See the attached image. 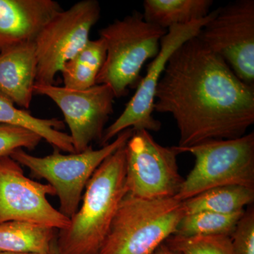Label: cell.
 <instances>
[{"mask_svg":"<svg viewBox=\"0 0 254 254\" xmlns=\"http://www.w3.org/2000/svg\"><path fill=\"white\" fill-rule=\"evenodd\" d=\"M213 14L214 11L199 21L169 28L160 41L158 54L148 66L144 77L137 86L136 93L120 117L105 128L100 141L101 146L110 143L113 138L127 128H132L133 131L144 129L149 132L158 131L161 128V123L153 117V106L157 87L168 60L185 42L198 36Z\"/></svg>","mask_w":254,"mask_h":254,"instance_id":"9c48e42d","label":"cell"},{"mask_svg":"<svg viewBox=\"0 0 254 254\" xmlns=\"http://www.w3.org/2000/svg\"><path fill=\"white\" fill-rule=\"evenodd\" d=\"M106 54V44L103 38L90 40L83 49L64 66L61 71L64 87L72 90H85L96 85Z\"/></svg>","mask_w":254,"mask_h":254,"instance_id":"ac0fdd59","label":"cell"},{"mask_svg":"<svg viewBox=\"0 0 254 254\" xmlns=\"http://www.w3.org/2000/svg\"><path fill=\"white\" fill-rule=\"evenodd\" d=\"M244 211L233 214H220L203 211L185 214L177 228L175 235L180 237L202 235L231 236Z\"/></svg>","mask_w":254,"mask_h":254,"instance_id":"ffe728a7","label":"cell"},{"mask_svg":"<svg viewBox=\"0 0 254 254\" xmlns=\"http://www.w3.org/2000/svg\"><path fill=\"white\" fill-rule=\"evenodd\" d=\"M185 209L175 198L144 199L127 193L98 254H153L175 235Z\"/></svg>","mask_w":254,"mask_h":254,"instance_id":"3957f363","label":"cell"},{"mask_svg":"<svg viewBox=\"0 0 254 254\" xmlns=\"http://www.w3.org/2000/svg\"><path fill=\"white\" fill-rule=\"evenodd\" d=\"M0 254H37V253H11V252H0ZM55 254V250L53 254Z\"/></svg>","mask_w":254,"mask_h":254,"instance_id":"d4e9b609","label":"cell"},{"mask_svg":"<svg viewBox=\"0 0 254 254\" xmlns=\"http://www.w3.org/2000/svg\"><path fill=\"white\" fill-rule=\"evenodd\" d=\"M56 229L26 221L0 223V252L53 254Z\"/></svg>","mask_w":254,"mask_h":254,"instance_id":"9a60e30c","label":"cell"},{"mask_svg":"<svg viewBox=\"0 0 254 254\" xmlns=\"http://www.w3.org/2000/svg\"><path fill=\"white\" fill-rule=\"evenodd\" d=\"M153 254H180L170 248L165 243L160 246Z\"/></svg>","mask_w":254,"mask_h":254,"instance_id":"cb8c5ba5","label":"cell"},{"mask_svg":"<svg viewBox=\"0 0 254 254\" xmlns=\"http://www.w3.org/2000/svg\"><path fill=\"white\" fill-rule=\"evenodd\" d=\"M175 146L155 141L146 130L133 131L125 145L127 193L144 199L175 198L184 179Z\"/></svg>","mask_w":254,"mask_h":254,"instance_id":"ba28073f","label":"cell"},{"mask_svg":"<svg viewBox=\"0 0 254 254\" xmlns=\"http://www.w3.org/2000/svg\"><path fill=\"white\" fill-rule=\"evenodd\" d=\"M175 147L180 154L190 153L195 159L176 199L184 201L218 187L254 188V132L233 139L209 140L187 148Z\"/></svg>","mask_w":254,"mask_h":254,"instance_id":"5b68a950","label":"cell"},{"mask_svg":"<svg viewBox=\"0 0 254 254\" xmlns=\"http://www.w3.org/2000/svg\"><path fill=\"white\" fill-rule=\"evenodd\" d=\"M197 38L242 81L254 86V0H237L214 10Z\"/></svg>","mask_w":254,"mask_h":254,"instance_id":"30bf717a","label":"cell"},{"mask_svg":"<svg viewBox=\"0 0 254 254\" xmlns=\"http://www.w3.org/2000/svg\"><path fill=\"white\" fill-rule=\"evenodd\" d=\"M55 254H58V252H57L56 247H55Z\"/></svg>","mask_w":254,"mask_h":254,"instance_id":"4316f807","label":"cell"},{"mask_svg":"<svg viewBox=\"0 0 254 254\" xmlns=\"http://www.w3.org/2000/svg\"><path fill=\"white\" fill-rule=\"evenodd\" d=\"M61 10L53 0H0V41L4 48L34 42L45 25Z\"/></svg>","mask_w":254,"mask_h":254,"instance_id":"4fadbf2b","label":"cell"},{"mask_svg":"<svg viewBox=\"0 0 254 254\" xmlns=\"http://www.w3.org/2000/svg\"><path fill=\"white\" fill-rule=\"evenodd\" d=\"M37 68L34 42L5 47L0 50V93L28 109L34 94Z\"/></svg>","mask_w":254,"mask_h":254,"instance_id":"5bb4252c","label":"cell"},{"mask_svg":"<svg viewBox=\"0 0 254 254\" xmlns=\"http://www.w3.org/2000/svg\"><path fill=\"white\" fill-rule=\"evenodd\" d=\"M43 140L34 132L0 124V157L7 156L18 149L34 150Z\"/></svg>","mask_w":254,"mask_h":254,"instance_id":"7402d4cb","label":"cell"},{"mask_svg":"<svg viewBox=\"0 0 254 254\" xmlns=\"http://www.w3.org/2000/svg\"><path fill=\"white\" fill-rule=\"evenodd\" d=\"M237 254H254V208L246 210L230 236Z\"/></svg>","mask_w":254,"mask_h":254,"instance_id":"603a6c76","label":"cell"},{"mask_svg":"<svg viewBox=\"0 0 254 254\" xmlns=\"http://www.w3.org/2000/svg\"><path fill=\"white\" fill-rule=\"evenodd\" d=\"M213 4L211 0H145L142 14L147 22L168 31L206 17Z\"/></svg>","mask_w":254,"mask_h":254,"instance_id":"e0dca14e","label":"cell"},{"mask_svg":"<svg viewBox=\"0 0 254 254\" xmlns=\"http://www.w3.org/2000/svg\"><path fill=\"white\" fill-rule=\"evenodd\" d=\"M2 48H4V45H3V43L0 41V50L2 49Z\"/></svg>","mask_w":254,"mask_h":254,"instance_id":"484cf974","label":"cell"},{"mask_svg":"<svg viewBox=\"0 0 254 254\" xmlns=\"http://www.w3.org/2000/svg\"><path fill=\"white\" fill-rule=\"evenodd\" d=\"M96 0H83L61 10L40 32L35 47L38 68L36 85H55V76L90 41L92 28L100 17Z\"/></svg>","mask_w":254,"mask_h":254,"instance_id":"52a82bcc","label":"cell"},{"mask_svg":"<svg viewBox=\"0 0 254 254\" xmlns=\"http://www.w3.org/2000/svg\"><path fill=\"white\" fill-rule=\"evenodd\" d=\"M133 133L132 128H127L100 149L91 147L81 153L64 155L55 150L53 154L36 157L18 149L9 156L27 168L33 176L48 182L59 198L60 211L70 219L77 212L83 190L95 170L105 159L126 145Z\"/></svg>","mask_w":254,"mask_h":254,"instance_id":"8992f818","label":"cell"},{"mask_svg":"<svg viewBox=\"0 0 254 254\" xmlns=\"http://www.w3.org/2000/svg\"><path fill=\"white\" fill-rule=\"evenodd\" d=\"M254 201V188L243 186L215 187L184 200L185 214L208 211L233 214L244 211Z\"/></svg>","mask_w":254,"mask_h":254,"instance_id":"d6986e66","label":"cell"},{"mask_svg":"<svg viewBox=\"0 0 254 254\" xmlns=\"http://www.w3.org/2000/svg\"><path fill=\"white\" fill-rule=\"evenodd\" d=\"M167 30L145 21L134 11L102 28L100 38L106 44L107 54L97 84H106L116 98L128 94L141 81V71L148 60L160 51V41Z\"/></svg>","mask_w":254,"mask_h":254,"instance_id":"277c9868","label":"cell"},{"mask_svg":"<svg viewBox=\"0 0 254 254\" xmlns=\"http://www.w3.org/2000/svg\"><path fill=\"white\" fill-rule=\"evenodd\" d=\"M165 243L180 254H237L231 238L226 235L187 237L173 235Z\"/></svg>","mask_w":254,"mask_h":254,"instance_id":"44dd1931","label":"cell"},{"mask_svg":"<svg viewBox=\"0 0 254 254\" xmlns=\"http://www.w3.org/2000/svg\"><path fill=\"white\" fill-rule=\"evenodd\" d=\"M0 124L22 127L39 135L56 150L75 153L69 134L61 131L63 121L36 118L26 110L18 109L9 98L0 93Z\"/></svg>","mask_w":254,"mask_h":254,"instance_id":"2e32d148","label":"cell"},{"mask_svg":"<svg viewBox=\"0 0 254 254\" xmlns=\"http://www.w3.org/2000/svg\"><path fill=\"white\" fill-rule=\"evenodd\" d=\"M153 109L173 117L180 148L240 138L254 123V86L242 81L196 36L169 59Z\"/></svg>","mask_w":254,"mask_h":254,"instance_id":"6da1fadb","label":"cell"},{"mask_svg":"<svg viewBox=\"0 0 254 254\" xmlns=\"http://www.w3.org/2000/svg\"><path fill=\"white\" fill-rule=\"evenodd\" d=\"M34 93L48 97L59 107L70 130L75 153L91 148L100 141L110 115L115 98L106 84H96L85 90H72L55 85H35Z\"/></svg>","mask_w":254,"mask_h":254,"instance_id":"8fae6325","label":"cell"},{"mask_svg":"<svg viewBox=\"0 0 254 254\" xmlns=\"http://www.w3.org/2000/svg\"><path fill=\"white\" fill-rule=\"evenodd\" d=\"M48 195H56L50 185L25 176L21 165L9 155L0 157V223L26 221L66 228L70 219L50 204Z\"/></svg>","mask_w":254,"mask_h":254,"instance_id":"7c38bea8","label":"cell"},{"mask_svg":"<svg viewBox=\"0 0 254 254\" xmlns=\"http://www.w3.org/2000/svg\"><path fill=\"white\" fill-rule=\"evenodd\" d=\"M81 207L57 237L58 254H98L127 193L125 145L105 159L85 188Z\"/></svg>","mask_w":254,"mask_h":254,"instance_id":"7a4b0ae2","label":"cell"}]
</instances>
